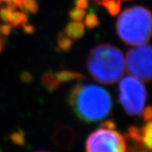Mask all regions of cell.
<instances>
[{"mask_svg": "<svg viewBox=\"0 0 152 152\" xmlns=\"http://www.w3.org/2000/svg\"><path fill=\"white\" fill-rule=\"evenodd\" d=\"M69 102L76 116L86 123L104 119L113 107L108 91L95 84L76 86L70 92Z\"/></svg>", "mask_w": 152, "mask_h": 152, "instance_id": "cell-1", "label": "cell"}, {"mask_svg": "<svg viewBox=\"0 0 152 152\" xmlns=\"http://www.w3.org/2000/svg\"><path fill=\"white\" fill-rule=\"evenodd\" d=\"M87 69L96 80L107 85L113 84L124 75V54L115 46L101 44L91 51L87 59Z\"/></svg>", "mask_w": 152, "mask_h": 152, "instance_id": "cell-2", "label": "cell"}, {"mask_svg": "<svg viewBox=\"0 0 152 152\" xmlns=\"http://www.w3.org/2000/svg\"><path fill=\"white\" fill-rule=\"evenodd\" d=\"M116 26L118 37L125 43L145 44L151 35V14L142 6L131 7L120 15Z\"/></svg>", "mask_w": 152, "mask_h": 152, "instance_id": "cell-3", "label": "cell"}, {"mask_svg": "<svg viewBox=\"0 0 152 152\" xmlns=\"http://www.w3.org/2000/svg\"><path fill=\"white\" fill-rule=\"evenodd\" d=\"M146 99V89L140 80L133 76H125L120 80V103L128 115H141L145 109Z\"/></svg>", "mask_w": 152, "mask_h": 152, "instance_id": "cell-4", "label": "cell"}, {"mask_svg": "<svg viewBox=\"0 0 152 152\" xmlns=\"http://www.w3.org/2000/svg\"><path fill=\"white\" fill-rule=\"evenodd\" d=\"M126 138L114 129L102 127L88 137L86 144V152H126Z\"/></svg>", "mask_w": 152, "mask_h": 152, "instance_id": "cell-5", "label": "cell"}, {"mask_svg": "<svg viewBox=\"0 0 152 152\" xmlns=\"http://www.w3.org/2000/svg\"><path fill=\"white\" fill-rule=\"evenodd\" d=\"M129 73L142 82L151 80V48L148 44L139 45L129 50L126 56Z\"/></svg>", "mask_w": 152, "mask_h": 152, "instance_id": "cell-6", "label": "cell"}, {"mask_svg": "<svg viewBox=\"0 0 152 152\" xmlns=\"http://www.w3.org/2000/svg\"><path fill=\"white\" fill-rule=\"evenodd\" d=\"M147 123L141 129H138L135 127H130L129 129V134L127 136L134 140L136 141L140 142L147 149L151 151L152 143V126L151 120L146 121Z\"/></svg>", "mask_w": 152, "mask_h": 152, "instance_id": "cell-7", "label": "cell"}, {"mask_svg": "<svg viewBox=\"0 0 152 152\" xmlns=\"http://www.w3.org/2000/svg\"><path fill=\"white\" fill-rule=\"evenodd\" d=\"M75 132L68 126H60L53 134V143L60 150L69 149L75 141Z\"/></svg>", "mask_w": 152, "mask_h": 152, "instance_id": "cell-8", "label": "cell"}, {"mask_svg": "<svg viewBox=\"0 0 152 152\" xmlns=\"http://www.w3.org/2000/svg\"><path fill=\"white\" fill-rule=\"evenodd\" d=\"M64 34L71 39L77 40L82 37L85 34V25L81 22L72 21L66 26Z\"/></svg>", "mask_w": 152, "mask_h": 152, "instance_id": "cell-9", "label": "cell"}, {"mask_svg": "<svg viewBox=\"0 0 152 152\" xmlns=\"http://www.w3.org/2000/svg\"><path fill=\"white\" fill-rule=\"evenodd\" d=\"M54 75L60 84L64 82L72 81V80H80L82 79H84L83 75L77 72H73V71L63 70L58 72Z\"/></svg>", "mask_w": 152, "mask_h": 152, "instance_id": "cell-10", "label": "cell"}, {"mask_svg": "<svg viewBox=\"0 0 152 152\" xmlns=\"http://www.w3.org/2000/svg\"><path fill=\"white\" fill-rule=\"evenodd\" d=\"M42 81L45 88L48 89L49 91H53L60 86V83L58 81L54 74L50 72L44 74L42 78Z\"/></svg>", "mask_w": 152, "mask_h": 152, "instance_id": "cell-11", "label": "cell"}, {"mask_svg": "<svg viewBox=\"0 0 152 152\" xmlns=\"http://www.w3.org/2000/svg\"><path fill=\"white\" fill-rule=\"evenodd\" d=\"M121 1L122 0H104L100 3L103 5L111 15H117L121 10Z\"/></svg>", "mask_w": 152, "mask_h": 152, "instance_id": "cell-12", "label": "cell"}, {"mask_svg": "<svg viewBox=\"0 0 152 152\" xmlns=\"http://www.w3.org/2000/svg\"><path fill=\"white\" fill-rule=\"evenodd\" d=\"M127 142V149L126 152H151V150L147 149L140 142L129 138V136H125Z\"/></svg>", "mask_w": 152, "mask_h": 152, "instance_id": "cell-13", "label": "cell"}, {"mask_svg": "<svg viewBox=\"0 0 152 152\" xmlns=\"http://www.w3.org/2000/svg\"><path fill=\"white\" fill-rule=\"evenodd\" d=\"M26 21H27V18L24 13L15 10L11 12L10 20H9V23L10 25H11V26H18L20 25L24 26L25 24H26Z\"/></svg>", "mask_w": 152, "mask_h": 152, "instance_id": "cell-14", "label": "cell"}, {"mask_svg": "<svg viewBox=\"0 0 152 152\" xmlns=\"http://www.w3.org/2000/svg\"><path fill=\"white\" fill-rule=\"evenodd\" d=\"M73 44V40L67 37L65 34L60 33L58 37V48L63 51H68L71 48Z\"/></svg>", "mask_w": 152, "mask_h": 152, "instance_id": "cell-15", "label": "cell"}, {"mask_svg": "<svg viewBox=\"0 0 152 152\" xmlns=\"http://www.w3.org/2000/svg\"><path fill=\"white\" fill-rule=\"evenodd\" d=\"M86 16V11L81 8L75 6L69 11V17L73 21L81 22Z\"/></svg>", "mask_w": 152, "mask_h": 152, "instance_id": "cell-16", "label": "cell"}, {"mask_svg": "<svg viewBox=\"0 0 152 152\" xmlns=\"http://www.w3.org/2000/svg\"><path fill=\"white\" fill-rule=\"evenodd\" d=\"M85 24H86V27L90 28V29L95 28L99 26V20H98L97 16L94 13H90L86 17Z\"/></svg>", "mask_w": 152, "mask_h": 152, "instance_id": "cell-17", "label": "cell"}, {"mask_svg": "<svg viewBox=\"0 0 152 152\" xmlns=\"http://www.w3.org/2000/svg\"><path fill=\"white\" fill-rule=\"evenodd\" d=\"M12 11H13V10L10 9L9 6L1 8V9H0V18L2 19V20L9 23L10 17V14Z\"/></svg>", "mask_w": 152, "mask_h": 152, "instance_id": "cell-18", "label": "cell"}, {"mask_svg": "<svg viewBox=\"0 0 152 152\" xmlns=\"http://www.w3.org/2000/svg\"><path fill=\"white\" fill-rule=\"evenodd\" d=\"M11 139L13 141L18 144V145H23L24 144V134L21 131H19V132L13 134L11 136Z\"/></svg>", "mask_w": 152, "mask_h": 152, "instance_id": "cell-19", "label": "cell"}, {"mask_svg": "<svg viewBox=\"0 0 152 152\" xmlns=\"http://www.w3.org/2000/svg\"><path fill=\"white\" fill-rule=\"evenodd\" d=\"M143 113H144V118L145 121H149V120H151V107H147L145 110L144 109V111H143Z\"/></svg>", "mask_w": 152, "mask_h": 152, "instance_id": "cell-20", "label": "cell"}, {"mask_svg": "<svg viewBox=\"0 0 152 152\" xmlns=\"http://www.w3.org/2000/svg\"><path fill=\"white\" fill-rule=\"evenodd\" d=\"M75 6L85 10L88 7V0H75Z\"/></svg>", "mask_w": 152, "mask_h": 152, "instance_id": "cell-21", "label": "cell"}, {"mask_svg": "<svg viewBox=\"0 0 152 152\" xmlns=\"http://www.w3.org/2000/svg\"><path fill=\"white\" fill-rule=\"evenodd\" d=\"M11 25L10 24H6L4 26H1L0 28V31L3 33L4 35H9L10 33V31H11Z\"/></svg>", "mask_w": 152, "mask_h": 152, "instance_id": "cell-22", "label": "cell"}, {"mask_svg": "<svg viewBox=\"0 0 152 152\" xmlns=\"http://www.w3.org/2000/svg\"><path fill=\"white\" fill-rule=\"evenodd\" d=\"M23 27H24L25 31L27 33V34H31V33L34 31V27H33V26H27L26 24H25V25L23 26Z\"/></svg>", "mask_w": 152, "mask_h": 152, "instance_id": "cell-23", "label": "cell"}, {"mask_svg": "<svg viewBox=\"0 0 152 152\" xmlns=\"http://www.w3.org/2000/svg\"><path fill=\"white\" fill-rule=\"evenodd\" d=\"M96 1L97 3H99V4H100V3H101L102 1H104V0H96ZM126 1H130V0H126Z\"/></svg>", "mask_w": 152, "mask_h": 152, "instance_id": "cell-24", "label": "cell"}, {"mask_svg": "<svg viewBox=\"0 0 152 152\" xmlns=\"http://www.w3.org/2000/svg\"><path fill=\"white\" fill-rule=\"evenodd\" d=\"M36 152H49V151H36Z\"/></svg>", "mask_w": 152, "mask_h": 152, "instance_id": "cell-25", "label": "cell"}, {"mask_svg": "<svg viewBox=\"0 0 152 152\" xmlns=\"http://www.w3.org/2000/svg\"><path fill=\"white\" fill-rule=\"evenodd\" d=\"M0 50H1V43H0Z\"/></svg>", "mask_w": 152, "mask_h": 152, "instance_id": "cell-26", "label": "cell"}, {"mask_svg": "<svg viewBox=\"0 0 152 152\" xmlns=\"http://www.w3.org/2000/svg\"><path fill=\"white\" fill-rule=\"evenodd\" d=\"M0 28H1V26H0Z\"/></svg>", "mask_w": 152, "mask_h": 152, "instance_id": "cell-27", "label": "cell"}]
</instances>
